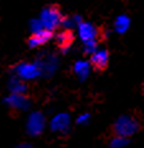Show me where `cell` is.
<instances>
[{"mask_svg": "<svg viewBox=\"0 0 144 148\" xmlns=\"http://www.w3.org/2000/svg\"><path fill=\"white\" fill-rule=\"evenodd\" d=\"M142 128V123L135 115H122L114 123L112 130L115 135H121V137L129 138L134 135L136 132L140 130Z\"/></svg>", "mask_w": 144, "mask_h": 148, "instance_id": "cell-1", "label": "cell"}, {"mask_svg": "<svg viewBox=\"0 0 144 148\" xmlns=\"http://www.w3.org/2000/svg\"><path fill=\"white\" fill-rule=\"evenodd\" d=\"M63 15H61L60 8L57 5H48L41 13V23L44 28L54 31L63 23Z\"/></svg>", "mask_w": 144, "mask_h": 148, "instance_id": "cell-2", "label": "cell"}, {"mask_svg": "<svg viewBox=\"0 0 144 148\" xmlns=\"http://www.w3.org/2000/svg\"><path fill=\"white\" fill-rule=\"evenodd\" d=\"M45 126V118L41 112H33L29 115L28 121H27V132L31 135H38L44 130Z\"/></svg>", "mask_w": 144, "mask_h": 148, "instance_id": "cell-3", "label": "cell"}, {"mask_svg": "<svg viewBox=\"0 0 144 148\" xmlns=\"http://www.w3.org/2000/svg\"><path fill=\"white\" fill-rule=\"evenodd\" d=\"M91 65L96 70H105L109 65V51L96 50L91 56Z\"/></svg>", "mask_w": 144, "mask_h": 148, "instance_id": "cell-4", "label": "cell"}, {"mask_svg": "<svg viewBox=\"0 0 144 148\" xmlns=\"http://www.w3.org/2000/svg\"><path fill=\"white\" fill-rule=\"evenodd\" d=\"M51 37H53V31L42 28V29L37 31V32H35L28 38V46L29 47H37V46H41V45L46 44Z\"/></svg>", "mask_w": 144, "mask_h": 148, "instance_id": "cell-5", "label": "cell"}, {"mask_svg": "<svg viewBox=\"0 0 144 148\" xmlns=\"http://www.w3.org/2000/svg\"><path fill=\"white\" fill-rule=\"evenodd\" d=\"M97 35H98V29L93 24L87 22H82L79 24V36L83 40V42L93 41V40H96Z\"/></svg>", "mask_w": 144, "mask_h": 148, "instance_id": "cell-6", "label": "cell"}, {"mask_svg": "<svg viewBox=\"0 0 144 148\" xmlns=\"http://www.w3.org/2000/svg\"><path fill=\"white\" fill-rule=\"evenodd\" d=\"M73 41H74V33H73L69 28L64 29L63 32H60L59 35L56 36V44L63 51L68 50Z\"/></svg>", "mask_w": 144, "mask_h": 148, "instance_id": "cell-7", "label": "cell"}, {"mask_svg": "<svg viewBox=\"0 0 144 148\" xmlns=\"http://www.w3.org/2000/svg\"><path fill=\"white\" fill-rule=\"evenodd\" d=\"M5 101H7V103L10 107H13V109L22 110V109H26V107L28 106L27 97L23 96V95H20V93H14V92H13V95H10Z\"/></svg>", "mask_w": 144, "mask_h": 148, "instance_id": "cell-8", "label": "cell"}, {"mask_svg": "<svg viewBox=\"0 0 144 148\" xmlns=\"http://www.w3.org/2000/svg\"><path fill=\"white\" fill-rule=\"evenodd\" d=\"M18 73H19V75L22 77V78H35V77L38 75L40 70L37 65H35V64H24V65H20L18 68Z\"/></svg>", "mask_w": 144, "mask_h": 148, "instance_id": "cell-9", "label": "cell"}, {"mask_svg": "<svg viewBox=\"0 0 144 148\" xmlns=\"http://www.w3.org/2000/svg\"><path fill=\"white\" fill-rule=\"evenodd\" d=\"M69 125V116L66 114H59L56 115L51 123V128L53 130H56V132H61L64 129H66Z\"/></svg>", "mask_w": 144, "mask_h": 148, "instance_id": "cell-10", "label": "cell"}, {"mask_svg": "<svg viewBox=\"0 0 144 148\" xmlns=\"http://www.w3.org/2000/svg\"><path fill=\"white\" fill-rule=\"evenodd\" d=\"M129 26H130V19L126 17V15H120V17L116 18L115 28L119 33H124L125 31L129 28Z\"/></svg>", "mask_w": 144, "mask_h": 148, "instance_id": "cell-11", "label": "cell"}, {"mask_svg": "<svg viewBox=\"0 0 144 148\" xmlns=\"http://www.w3.org/2000/svg\"><path fill=\"white\" fill-rule=\"evenodd\" d=\"M88 69H89V65H88V63H85V61H78L74 66L75 73L81 77V79H83V78L87 77Z\"/></svg>", "mask_w": 144, "mask_h": 148, "instance_id": "cell-12", "label": "cell"}, {"mask_svg": "<svg viewBox=\"0 0 144 148\" xmlns=\"http://www.w3.org/2000/svg\"><path fill=\"white\" fill-rule=\"evenodd\" d=\"M128 144V138L121 135H115L110 142V148H122Z\"/></svg>", "mask_w": 144, "mask_h": 148, "instance_id": "cell-13", "label": "cell"}, {"mask_svg": "<svg viewBox=\"0 0 144 148\" xmlns=\"http://www.w3.org/2000/svg\"><path fill=\"white\" fill-rule=\"evenodd\" d=\"M84 45H85L84 50H85V52H87V54H92V52H94V51H96V49H97V42H96V40H93V41L84 42Z\"/></svg>", "mask_w": 144, "mask_h": 148, "instance_id": "cell-14", "label": "cell"}, {"mask_svg": "<svg viewBox=\"0 0 144 148\" xmlns=\"http://www.w3.org/2000/svg\"><path fill=\"white\" fill-rule=\"evenodd\" d=\"M85 120H88V115L85 114V115H83V116H81V118L78 119V123L81 124V123H83V121H85Z\"/></svg>", "mask_w": 144, "mask_h": 148, "instance_id": "cell-15", "label": "cell"}, {"mask_svg": "<svg viewBox=\"0 0 144 148\" xmlns=\"http://www.w3.org/2000/svg\"><path fill=\"white\" fill-rule=\"evenodd\" d=\"M15 148H32L29 146V144H22V146H18V147H15Z\"/></svg>", "mask_w": 144, "mask_h": 148, "instance_id": "cell-16", "label": "cell"}, {"mask_svg": "<svg viewBox=\"0 0 144 148\" xmlns=\"http://www.w3.org/2000/svg\"><path fill=\"white\" fill-rule=\"evenodd\" d=\"M143 91H144V84H143Z\"/></svg>", "mask_w": 144, "mask_h": 148, "instance_id": "cell-17", "label": "cell"}]
</instances>
